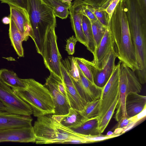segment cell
Returning <instances> with one entry per match:
<instances>
[{
	"label": "cell",
	"mask_w": 146,
	"mask_h": 146,
	"mask_svg": "<svg viewBox=\"0 0 146 146\" xmlns=\"http://www.w3.org/2000/svg\"><path fill=\"white\" fill-rule=\"evenodd\" d=\"M108 28L117 57L121 62L135 72L138 69L132 41L124 1L117 4L110 20Z\"/></svg>",
	"instance_id": "cell-1"
},
{
	"label": "cell",
	"mask_w": 146,
	"mask_h": 146,
	"mask_svg": "<svg viewBox=\"0 0 146 146\" xmlns=\"http://www.w3.org/2000/svg\"><path fill=\"white\" fill-rule=\"evenodd\" d=\"M124 3L138 68L136 72L139 82L144 84L146 82V20L140 13L136 0H125Z\"/></svg>",
	"instance_id": "cell-2"
},
{
	"label": "cell",
	"mask_w": 146,
	"mask_h": 146,
	"mask_svg": "<svg viewBox=\"0 0 146 146\" xmlns=\"http://www.w3.org/2000/svg\"><path fill=\"white\" fill-rule=\"evenodd\" d=\"M33 127L36 144L87 143L84 135L64 126L52 115L38 117Z\"/></svg>",
	"instance_id": "cell-3"
},
{
	"label": "cell",
	"mask_w": 146,
	"mask_h": 146,
	"mask_svg": "<svg viewBox=\"0 0 146 146\" xmlns=\"http://www.w3.org/2000/svg\"><path fill=\"white\" fill-rule=\"evenodd\" d=\"M27 12L31 27L30 36L42 56L46 35L52 26L56 25V18L52 9L42 0H28Z\"/></svg>",
	"instance_id": "cell-4"
},
{
	"label": "cell",
	"mask_w": 146,
	"mask_h": 146,
	"mask_svg": "<svg viewBox=\"0 0 146 146\" xmlns=\"http://www.w3.org/2000/svg\"><path fill=\"white\" fill-rule=\"evenodd\" d=\"M24 80L27 85L25 88L12 89L31 106L34 116L38 117L54 114L55 106L48 90L34 79H25Z\"/></svg>",
	"instance_id": "cell-5"
},
{
	"label": "cell",
	"mask_w": 146,
	"mask_h": 146,
	"mask_svg": "<svg viewBox=\"0 0 146 146\" xmlns=\"http://www.w3.org/2000/svg\"><path fill=\"white\" fill-rule=\"evenodd\" d=\"M141 89V84L135 72L121 62L119 75L118 101L114 117L117 121L118 122L123 117H127L125 101L127 94L132 92L139 93Z\"/></svg>",
	"instance_id": "cell-6"
},
{
	"label": "cell",
	"mask_w": 146,
	"mask_h": 146,
	"mask_svg": "<svg viewBox=\"0 0 146 146\" xmlns=\"http://www.w3.org/2000/svg\"><path fill=\"white\" fill-rule=\"evenodd\" d=\"M56 26V25L52 26L47 33L42 56L45 65L50 73L62 79L61 70L62 56L57 43Z\"/></svg>",
	"instance_id": "cell-7"
},
{
	"label": "cell",
	"mask_w": 146,
	"mask_h": 146,
	"mask_svg": "<svg viewBox=\"0 0 146 146\" xmlns=\"http://www.w3.org/2000/svg\"><path fill=\"white\" fill-rule=\"evenodd\" d=\"M0 102L5 107L6 111L9 113L27 116L33 114L31 106L0 80Z\"/></svg>",
	"instance_id": "cell-8"
},
{
	"label": "cell",
	"mask_w": 146,
	"mask_h": 146,
	"mask_svg": "<svg viewBox=\"0 0 146 146\" xmlns=\"http://www.w3.org/2000/svg\"><path fill=\"white\" fill-rule=\"evenodd\" d=\"M121 63L119 61L115 66L111 76L103 88L100 98L99 112L98 116L99 122L113 103L118 94Z\"/></svg>",
	"instance_id": "cell-9"
},
{
	"label": "cell",
	"mask_w": 146,
	"mask_h": 146,
	"mask_svg": "<svg viewBox=\"0 0 146 146\" xmlns=\"http://www.w3.org/2000/svg\"><path fill=\"white\" fill-rule=\"evenodd\" d=\"M117 57V55L113 48L103 66L100 69L97 68L92 61L85 59V61L92 74L94 83L96 86L103 88L105 85L112 73Z\"/></svg>",
	"instance_id": "cell-10"
},
{
	"label": "cell",
	"mask_w": 146,
	"mask_h": 146,
	"mask_svg": "<svg viewBox=\"0 0 146 146\" xmlns=\"http://www.w3.org/2000/svg\"><path fill=\"white\" fill-rule=\"evenodd\" d=\"M36 137L32 125L0 130V142L35 143Z\"/></svg>",
	"instance_id": "cell-11"
},
{
	"label": "cell",
	"mask_w": 146,
	"mask_h": 146,
	"mask_svg": "<svg viewBox=\"0 0 146 146\" xmlns=\"http://www.w3.org/2000/svg\"><path fill=\"white\" fill-rule=\"evenodd\" d=\"M46 79L44 86L48 90L51 96L55 106L53 115H64L67 114L70 108L66 96L60 91L55 79V75L50 73Z\"/></svg>",
	"instance_id": "cell-12"
},
{
	"label": "cell",
	"mask_w": 146,
	"mask_h": 146,
	"mask_svg": "<svg viewBox=\"0 0 146 146\" xmlns=\"http://www.w3.org/2000/svg\"><path fill=\"white\" fill-rule=\"evenodd\" d=\"M61 70L66 98L70 107L78 111L82 110L87 103L82 97L73 80L61 63Z\"/></svg>",
	"instance_id": "cell-13"
},
{
	"label": "cell",
	"mask_w": 146,
	"mask_h": 146,
	"mask_svg": "<svg viewBox=\"0 0 146 146\" xmlns=\"http://www.w3.org/2000/svg\"><path fill=\"white\" fill-rule=\"evenodd\" d=\"M78 69L80 80L75 81L71 78L82 97L87 102L100 99L103 88L90 81Z\"/></svg>",
	"instance_id": "cell-14"
},
{
	"label": "cell",
	"mask_w": 146,
	"mask_h": 146,
	"mask_svg": "<svg viewBox=\"0 0 146 146\" xmlns=\"http://www.w3.org/2000/svg\"><path fill=\"white\" fill-rule=\"evenodd\" d=\"M113 48L112 36L108 27L93 54L94 59L92 61L97 68L100 69L103 67Z\"/></svg>",
	"instance_id": "cell-15"
},
{
	"label": "cell",
	"mask_w": 146,
	"mask_h": 146,
	"mask_svg": "<svg viewBox=\"0 0 146 146\" xmlns=\"http://www.w3.org/2000/svg\"><path fill=\"white\" fill-rule=\"evenodd\" d=\"M10 18L23 35L24 41H27L30 36L31 27L27 11L21 8L9 5Z\"/></svg>",
	"instance_id": "cell-16"
},
{
	"label": "cell",
	"mask_w": 146,
	"mask_h": 146,
	"mask_svg": "<svg viewBox=\"0 0 146 146\" xmlns=\"http://www.w3.org/2000/svg\"><path fill=\"white\" fill-rule=\"evenodd\" d=\"M84 3L83 0H76L72 3L69 9L70 21L72 29L78 41L86 46V42L82 27V17L83 16L81 8Z\"/></svg>",
	"instance_id": "cell-17"
},
{
	"label": "cell",
	"mask_w": 146,
	"mask_h": 146,
	"mask_svg": "<svg viewBox=\"0 0 146 146\" xmlns=\"http://www.w3.org/2000/svg\"><path fill=\"white\" fill-rule=\"evenodd\" d=\"M33 119L30 116L12 114L0 111V130L32 125Z\"/></svg>",
	"instance_id": "cell-18"
},
{
	"label": "cell",
	"mask_w": 146,
	"mask_h": 146,
	"mask_svg": "<svg viewBox=\"0 0 146 146\" xmlns=\"http://www.w3.org/2000/svg\"><path fill=\"white\" fill-rule=\"evenodd\" d=\"M146 107V97L136 93L128 94L126 98L125 108L127 117L136 115Z\"/></svg>",
	"instance_id": "cell-19"
},
{
	"label": "cell",
	"mask_w": 146,
	"mask_h": 146,
	"mask_svg": "<svg viewBox=\"0 0 146 146\" xmlns=\"http://www.w3.org/2000/svg\"><path fill=\"white\" fill-rule=\"evenodd\" d=\"M0 80L12 89H22L27 87L24 79L19 78L14 72L6 69L0 70Z\"/></svg>",
	"instance_id": "cell-20"
},
{
	"label": "cell",
	"mask_w": 146,
	"mask_h": 146,
	"mask_svg": "<svg viewBox=\"0 0 146 146\" xmlns=\"http://www.w3.org/2000/svg\"><path fill=\"white\" fill-rule=\"evenodd\" d=\"M10 19L9 35L11 44L18 56L20 57H23L24 56V50L22 46L23 42L24 41L23 36L11 18Z\"/></svg>",
	"instance_id": "cell-21"
},
{
	"label": "cell",
	"mask_w": 146,
	"mask_h": 146,
	"mask_svg": "<svg viewBox=\"0 0 146 146\" xmlns=\"http://www.w3.org/2000/svg\"><path fill=\"white\" fill-rule=\"evenodd\" d=\"M99 120L98 117L88 119L79 125L70 129L76 132L83 135H96L101 134L98 128Z\"/></svg>",
	"instance_id": "cell-22"
},
{
	"label": "cell",
	"mask_w": 146,
	"mask_h": 146,
	"mask_svg": "<svg viewBox=\"0 0 146 146\" xmlns=\"http://www.w3.org/2000/svg\"><path fill=\"white\" fill-rule=\"evenodd\" d=\"M52 9L55 17L62 19H66L70 14V6L62 0H42Z\"/></svg>",
	"instance_id": "cell-23"
},
{
	"label": "cell",
	"mask_w": 146,
	"mask_h": 146,
	"mask_svg": "<svg viewBox=\"0 0 146 146\" xmlns=\"http://www.w3.org/2000/svg\"><path fill=\"white\" fill-rule=\"evenodd\" d=\"M82 29L86 42V47L93 54L96 47L90 21L87 17L84 15L82 16Z\"/></svg>",
	"instance_id": "cell-24"
},
{
	"label": "cell",
	"mask_w": 146,
	"mask_h": 146,
	"mask_svg": "<svg viewBox=\"0 0 146 146\" xmlns=\"http://www.w3.org/2000/svg\"><path fill=\"white\" fill-rule=\"evenodd\" d=\"M82 119L79 111L70 107L67 114L62 115L60 123L64 126L71 128L81 124L82 123Z\"/></svg>",
	"instance_id": "cell-25"
},
{
	"label": "cell",
	"mask_w": 146,
	"mask_h": 146,
	"mask_svg": "<svg viewBox=\"0 0 146 146\" xmlns=\"http://www.w3.org/2000/svg\"><path fill=\"white\" fill-rule=\"evenodd\" d=\"M100 103V99L88 102L84 109L79 111L82 117V123L88 119L98 116Z\"/></svg>",
	"instance_id": "cell-26"
},
{
	"label": "cell",
	"mask_w": 146,
	"mask_h": 146,
	"mask_svg": "<svg viewBox=\"0 0 146 146\" xmlns=\"http://www.w3.org/2000/svg\"><path fill=\"white\" fill-rule=\"evenodd\" d=\"M61 63L70 77L75 81L80 80L79 71L74 57L68 56L61 60Z\"/></svg>",
	"instance_id": "cell-27"
},
{
	"label": "cell",
	"mask_w": 146,
	"mask_h": 146,
	"mask_svg": "<svg viewBox=\"0 0 146 146\" xmlns=\"http://www.w3.org/2000/svg\"><path fill=\"white\" fill-rule=\"evenodd\" d=\"M118 93L113 102L99 122L98 128L101 134L103 132L108 125L114 113L118 101Z\"/></svg>",
	"instance_id": "cell-28"
},
{
	"label": "cell",
	"mask_w": 146,
	"mask_h": 146,
	"mask_svg": "<svg viewBox=\"0 0 146 146\" xmlns=\"http://www.w3.org/2000/svg\"><path fill=\"white\" fill-rule=\"evenodd\" d=\"M90 21L91 24L93 36L96 48L101 42L106 30L108 27L104 26L98 20Z\"/></svg>",
	"instance_id": "cell-29"
},
{
	"label": "cell",
	"mask_w": 146,
	"mask_h": 146,
	"mask_svg": "<svg viewBox=\"0 0 146 146\" xmlns=\"http://www.w3.org/2000/svg\"><path fill=\"white\" fill-rule=\"evenodd\" d=\"M88 7L98 20L104 26L108 27L110 19L108 13L105 10L99 11L98 8L88 5Z\"/></svg>",
	"instance_id": "cell-30"
},
{
	"label": "cell",
	"mask_w": 146,
	"mask_h": 146,
	"mask_svg": "<svg viewBox=\"0 0 146 146\" xmlns=\"http://www.w3.org/2000/svg\"><path fill=\"white\" fill-rule=\"evenodd\" d=\"M74 59L78 67L83 74L89 80L94 83L91 72L85 61V59L74 57Z\"/></svg>",
	"instance_id": "cell-31"
},
{
	"label": "cell",
	"mask_w": 146,
	"mask_h": 146,
	"mask_svg": "<svg viewBox=\"0 0 146 146\" xmlns=\"http://www.w3.org/2000/svg\"><path fill=\"white\" fill-rule=\"evenodd\" d=\"M1 3L24 9L27 11L28 0H0Z\"/></svg>",
	"instance_id": "cell-32"
},
{
	"label": "cell",
	"mask_w": 146,
	"mask_h": 146,
	"mask_svg": "<svg viewBox=\"0 0 146 146\" xmlns=\"http://www.w3.org/2000/svg\"><path fill=\"white\" fill-rule=\"evenodd\" d=\"M77 41V39L74 36L67 40L65 50L68 54L72 55L74 53L75 45Z\"/></svg>",
	"instance_id": "cell-33"
},
{
	"label": "cell",
	"mask_w": 146,
	"mask_h": 146,
	"mask_svg": "<svg viewBox=\"0 0 146 146\" xmlns=\"http://www.w3.org/2000/svg\"><path fill=\"white\" fill-rule=\"evenodd\" d=\"M81 11L82 14L87 17L90 21L98 20L93 13L88 8V5L83 3L81 7Z\"/></svg>",
	"instance_id": "cell-34"
},
{
	"label": "cell",
	"mask_w": 146,
	"mask_h": 146,
	"mask_svg": "<svg viewBox=\"0 0 146 146\" xmlns=\"http://www.w3.org/2000/svg\"><path fill=\"white\" fill-rule=\"evenodd\" d=\"M109 0H84V4L91 6L99 8L105 4Z\"/></svg>",
	"instance_id": "cell-35"
},
{
	"label": "cell",
	"mask_w": 146,
	"mask_h": 146,
	"mask_svg": "<svg viewBox=\"0 0 146 146\" xmlns=\"http://www.w3.org/2000/svg\"><path fill=\"white\" fill-rule=\"evenodd\" d=\"M140 14L146 20V0H136Z\"/></svg>",
	"instance_id": "cell-36"
},
{
	"label": "cell",
	"mask_w": 146,
	"mask_h": 146,
	"mask_svg": "<svg viewBox=\"0 0 146 146\" xmlns=\"http://www.w3.org/2000/svg\"><path fill=\"white\" fill-rule=\"evenodd\" d=\"M120 0H113L109 3L108 7L104 10L108 13L110 20L113 11L117 4Z\"/></svg>",
	"instance_id": "cell-37"
},
{
	"label": "cell",
	"mask_w": 146,
	"mask_h": 146,
	"mask_svg": "<svg viewBox=\"0 0 146 146\" xmlns=\"http://www.w3.org/2000/svg\"><path fill=\"white\" fill-rule=\"evenodd\" d=\"M146 107L141 112L133 116L130 117L131 122H137L143 121L146 116Z\"/></svg>",
	"instance_id": "cell-38"
},
{
	"label": "cell",
	"mask_w": 146,
	"mask_h": 146,
	"mask_svg": "<svg viewBox=\"0 0 146 146\" xmlns=\"http://www.w3.org/2000/svg\"><path fill=\"white\" fill-rule=\"evenodd\" d=\"M131 122L130 118L124 117L121 118L118 121L117 128H123L127 126Z\"/></svg>",
	"instance_id": "cell-39"
},
{
	"label": "cell",
	"mask_w": 146,
	"mask_h": 146,
	"mask_svg": "<svg viewBox=\"0 0 146 146\" xmlns=\"http://www.w3.org/2000/svg\"><path fill=\"white\" fill-rule=\"evenodd\" d=\"M113 0H109L105 4L100 7L98 8V9L99 11L104 10L106 8L108 7L110 3ZM125 0H120L121 1H124Z\"/></svg>",
	"instance_id": "cell-40"
},
{
	"label": "cell",
	"mask_w": 146,
	"mask_h": 146,
	"mask_svg": "<svg viewBox=\"0 0 146 146\" xmlns=\"http://www.w3.org/2000/svg\"><path fill=\"white\" fill-rule=\"evenodd\" d=\"M10 18L9 17H5L2 19V22L5 24H9L10 22Z\"/></svg>",
	"instance_id": "cell-41"
},
{
	"label": "cell",
	"mask_w": 146,
	"mask_h": 146,
	"mask_svg": "<svg viewBox=\"0 0 146 146\" xmlns=\"http://www.w3.org/2000/svg\"><path fill=\"white\" fill-rule=\"evenodd\" d=\"M0 111H6L5 107L1 102H0Z\"/></svg>",
	"instance_id": "cell-42"
},
{
	"label": "cell",
	"mask_w": 146,
	"mask_h": 146,
	"mask_svg": "<svg viewBox=\"0 0 146 146\" xmlns=\"http://www.w3.org/2000/svg\"><path fill=\"white\" fill-rule=\"evenodd\" d=\"M63 1L66 3L70 6H71L72 5L71 2L72 0H62Z\"/></svg>",
	"instance_id": "cell-43"
},
{
	"label": "cell",
	"mask_w": 146,
	"mask_h": 146,
	"mask_svg": "<svg viewBox=\"0 0 146 146\" xmlns=\"http://www.w3.org/2000/svg\"><path fill=\"white\" fill-rule=\"evenodd\" d=\"M114 133H113V132H112L111 131H109L107 133V135H111Z\"/></svg>",
	"instance_id": "cell-44"
}]
</instances>
